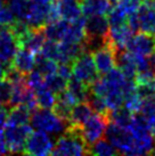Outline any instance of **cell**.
Wrapping results in <instances>:
<instances>
[{
	"mask_svg": "<svg viewBox=\"0 0 155 156\" xmlns=\"http://www.w3.org/2000/svg\"><path fill=\"white\" fill-rule=\"evenodd\" d=\"M10 65V64H9ZM7 64H5V63H1L0 62V80H2L5 78V73H6V69H7Z\"/></svg>",
	"mask_w": 155,
	"mask_h": 156,
	"instance_id": "obj_41",
	"label": "cell"
},
{
	"mask_svg": "<svg viewBox=\"0 0 155 156\" xmlns=\"http://www.w3.org/2000/svg\"><path fill=\"white\" fill-rule=\"evenodd\" d=\"M45 41H46V35H45L42 27L41 29H31L30 32L20 42V47L26 48L33 54H38L41 50Z\"/></svg>",
	"mask_w": 155,
	"mask_h": 156,
	"instance_id": "obj_17",
	"label": "cell"
},
{
	"mask_svg": "<svg viewBox=\"0 0 155 156\" xmlns=\"http://www.w3.org/2000/svg\"><path fill=\"white\" fill-rule=\"evenodd\" d=\"M107 122V116L96 113V114H92L83 123V126L80 128V131H81L82 138L86 141L88 148L104 136Z\"/></svg>",
	"mask_w": 155,
	"mask_h": 156,
	"instance_id": "obj_6",
	"label": "cell"
},
{
	"mask_svg": "<svg viewBox=\"0 0 155 156\" xmlns=\"http://www.w3.org/2000/svg\"><path fill=\"white\" fill-rule=\"evenodd\" d=\"M40 54H42L45 57H47L49 59H52V61H55L58 63V59H59L58 42L47 39V41H45V44H42V48H41V50H40Z\"/></svg>",
	"mask_w": 155,
	"mask_h": 156,
	"instance_id": "obj_32",
	"label": "cell"
},
{
	"mask_svg": "<svg viewBox=\"0 0 155 156\" xmlns=\"http://www.w3.org/2000/svg\"><path fill=\"white\" fill-rule=\"evenodd\" d=\"M152 154H155V146H154V149H153V152H152Z\"/></svg>",
	"mask_w": 155,
	"mask_h": 156,
	"instance_id": "obj_45",
	"label": "cell"
},
{
	"mask_svg": "<svg viewBox=\"0 0 155 156\" xmlns=\"http://www.w3.org/2000/svg\"><path fill=\"white\" fill-rule=\"evenodd\" d=\"M52 155H89V148L82 138L80 128L67 126L56 144H54Z\"/></svg>",
	"mask_w": 155,
	"mask_h": 156,
	"instance_id": "obj_1",
	"label": "cell"
},
{
	"mask_svg": "<svg viewBox=\"0 0 155 156\" xmlns=\"http://www.w3.org/2000/svg\"><path fill=\"white\" fill-rule=\"evenodd\" d=\"M31 4L34 5H40V6H49L52 5L55 0H29Z\"/></svg>",
	"mask_w": 155,
	"mask_h": 156,
	"instance_id": "obj_40",
	"label": "cell"
},
{
	"mask_svg": "<svg viewBox=\"0 0 155 156\" xmlns=\"http://www.w3.org/2000/svg\"><path fill=\"white\" fill-rule=\"evenodd\" d=\"M31 126L39 131H43L48 134H55L64 132L69 123L63 121L55 113L47 108L34 109V113L31 115Z\"/></svg>",
	"mask_w": 155,
	"mask_h": 156,
	"instance_id": "obj_2",
	"label": "cell"
},
{
	"mask_svg": "<svg viewBox=\"0 0 155 156\" xmlns=\"http://www.w3.org/2000/svg\"><path fill=\"white\" fill-rule=\"evenodd\" d=\"M34 62L35 56L33 55V52L29 50V49H26V48L20 47L15 52L10 65L13 66L14 69L20 71L21 73L26 75L29 72H31L33 69Z\"/></svg>",
	"mask_w": 155,
	"mask_h": 156,
	"instance_id": "obj_13",
	"label": "cell"
},
{
	"mask_svg": "<svg viewBox=\"0 0 155 156\" xmlns=\"http://www.w3.org/2000/svg\"><path fill=\"white\" fill-rule=\"evenodd\" d=\"M26 83H27V86L32 90L34 91L38 88L42 87L43 84H45V76L39 71H37V69L35 71L32 69L31 72H29V73L26 74Z\"/></svg>",
	"mask_w": 155,
	"mask_h": 156,
	"instance_id": "obj_33",
	"label": "cell"
},
{
	"mask_svg": "<svg viewBox=\"0 0 155 156\" xmlns=\"http://www.w3.org/2000/svg\"><path fill=\"white\" fill-rule=\"evenodd\" d=\"M59 17L73 22L82 16L81 2L79 0H56Z\"/></svg>",
	"mask_w": 155,
	"mask_h": 156,
	"instance_id": "obj_15",
	"label": "cell"
},
{
	"mask_svg": "<svg viewBox=\"0 0 155 156\" xmlns=\"http://www.w3.org/2000/svg\"><path fill=\"white\" fill-rule=\"evenodd\" d=\"M57 65H58L57 62L45 57L42 54H40V52H38V55L35 57L34 66L37 67V71H39L43 76L49 75V74H52V73H56Z\"/></svg>",
	"mask_w": 155,
	"mask_h": 156,
	"instance_id": "obj_26",
	"label": "cell"
},
{
	"mask_svg": "<svg viewBox=\"0 0 155 156\" xmlns=\"http://www.w3.org/2000/svg\"><path fill=\"white\" fill-rule=\"evenodd\" d=\"M81 9L83 16L107 15L112 9L110 0H82Z\"/></svg>",
	"mask_w": 155,
	"mask_h": 156,
	"instance_id": "obj_18",
	"label": "cell"
},
{
	"mask_svg": "<svg viewBox=\"0 0 155 156\" xmlns=\"http://www.w3.org/2000/svg\"><path fill=\"white\" fill-rule=\"evenodd\" d=\"M132 30L128 25V22L121 25L110 26L108 29V39L113 44V47L115 48L116 52L123 50L125 48L127 42L132 37Z\"/></svg>",
	"mask_w": 155,
	"mask_h": 156,
	"instance_id": "obj_12",
	"label": "cell"
},
{
	"mask_svg": "<svg viewBox=\"0 0 155 156\" xmlns=\"http://www.w3.org/2000/svg\"><path fill=\"white\" fill-rule=\"evenodd\" d=\"M85 16H81L78 20L70 22L69 29L66 31V34L62 41H70V42H78L82 44L86 39V30H85Z\"/></svg>",
	"mask_w": 155,
	"mask_h": 156,
	"instance_id": "obj_20",
	"label": "cell"
},
{
	"mask_svg": "<svg viewBox=\"0 0 155 156\" xmlns=\"http://www.w3.org/2000/svg\"><path fill=\"white\" fill-rule=\"evenodd\" d=\"M70 22L65 21L63 18L56 20L54 22H49L43 26V32L46 35V39L52 41H62L66 34V31L69 29Z\"/></svg>",
	"mask_w": 155,
	"mask_h": 156,
	"instance_id": "obj_19",
	"label": "cell"
},
{
	"mask_svg": "<svg viewBox=\"0 0 155 156\" xmlns=\"http://www.w3.org/2000/svg\"><path fill=\"white\" fill-rule=\"evenodd\" d=\"M52 148H54V143L52 141L48 133L37 130L35 132L32 131L30 136L27 137L23 154L45 156L52 154Z\"/></svg>",
	"mask_w": 155,
	"mask_h": 156,
	"instance_id": "obj_7",
	"label": "cell"
},
{
	"mask_svg": "<svg viewBox=\"0 0 155 156\" xmlns=\"http://www.w3.org/2000/svg\"><path fill=\"white\" fill-rule=\"evenodd\" d=\"M6 5V0H0V8H2Z\"/></svg>",
	"mask_w": 155,
	"mask_h": 156,
	"instance_id": "obj_42",
	"label": "cell"
},
{
	"mask_svg": "<svg viewBox=\"0 0 155 156\" xmlns=\"http://www.w3.org/2000/svg\"><path fill=\"white\" fill-rule=\"evenodd\" d=\"M18 46L17 40L8 26H0V62L9 65Z\"/></svg>",
	"mask_w": 155,
	"mask_h": 156,
	"instance_id": "obj_10",
	"label": "cell"
},
{
	"mask_svg": "<svg viewBox=\"0 0 155 156\" xmlns=\"http://www.w3.org/2000/svg\"><path fill=\"white\" fill-rule=\"evenodd\" d=\"M30 109H27L23 105H17V106H12L8 111L7 123L14 126H22V124H27L30 122Z\"/></svg>",
	"mask_w": 155,
	"mask_h": 156,
	"instance_id": "obj_22",
	"label": "cell"
},
{
	"mask_svg": "<svg viewBox=\"0 0 155 156\" xmlns=\"http://www.w3.org/2000/svg\"><path fill=\"white\" fill-rule=\"evenodd\" d=\"M87 20L85 22V30L86 35L92 37V35H98V37H105L108 34V20L105 15H91L87 16Z\"/></svg>",
	"mask_w": 155,
	"mask_h": 156,
	"instance_id": "obj_14",
	"label": "cell"
},
{
	"mask_svg": "<svg viewBox=\"0 0 155 156\" xmlns=\"http://www.w3.org/2000/svg\"><path fill=\"white\" fill-rule=\"evenodd\" d=\"M94 62H95L96 69L98 71L99 74H105L108 71H111L113 67H115V57H116V50L111 44V41L108 40V42L100 49L94 51L92 54Z\"/></svg>",
	"mask_w": 155,
	"mask_h": 156,
	"instance_id": "obj_9",
	"label": "cell"
},
{
	"mask_svg": "<svg viewBox=\"0 0 155 156\" xmlns=\"http://www.w3.org/2000/svg\"><path fill=\"white\" fill-rule=\"evenodd\" d=\"M142 0H119V1H117V5H119L128 15H130V14L137 12V9L139 8V6L142 5Z\"/></svg>",
	"mask_w": 155,
	"mask_h": 156,
	"instance_id": "obj_36",
	"label": "cell"
},
{
	"mask_svg": "<svg viewBox=\"0 0 155 156\" xmlns=\"http://www.w3.org/2000/svg\"><path fill=\"white\" fill-rule=\"evenodd\" d=\"M8 148H7V144L5 140V136L2 130H0V154H8Z\"/></svg>",
	"mask_w": 155,
	"mask_h": 156,
	"instance_id": "obj_39",
	"label": "cell"
},
{
	"mask_svg": "<svg viewBox=\"0 0 155 156\" xmlns=\"http://www.w3.org/2000/svg\"><path fill=\"white\" fill-rule=\"evenodd\" d=\"M58 64L59 65H57L56 73L59 74L65 80H70L72 78V65L70 63H58Z\"/></svg>",
	"mask_w": 155,
	"mask_h": 156,
	"instance_id": "obj_37",
	"label": "cell"
},
{
	"mask_svg": "<svg viewBox=\"0 0 155 156\" xmlns=\"http://www.w3.org/2000/svg\"><path fill=\"white\" fill-rule=\"evenodd\" d=\"M142 103V98L138 95V92L136 91V88L134 90L127 92L123 98V106L127 109H129L131 113H137L140 109Z\"/></svg>",
	"mask_w": 155,
	"mask_h": 156,
	"instance_id": "obj_28",
	"label": "cell"
},
{
	"mask_svg": "<svg viewBox=\"0 0 155 156\" xmlns=\"http://www.w3.org/2000/svg\"><path fill=\"white\" fill-rule=\"evenodd\" d=\"M45 86L52 90L54 94H59L62 91H64L67 86V80L62 78L59 74L52 73L45 76Z\"/></svg>",
	"mask_w": 155,
	"mask_h": 156,
	"instance_id": "obj_27",
	"label": "cell"
},
{
	"mask_svg": "<svg viewBox=\"0 0 155 156\" xmlns=\"http://www.w3.org/2000/svg\"><path fill=\"white\" fill-rule=\"evenodd\" d=\"M136 13L139 22V31L155 35V7L151 0H142Z\"/></svg>",
	"mask_w": 155,
	"mask_h": 156,
	"instance_id": "obj_11",
	"label": "cell"
},
{
	"mask_svg": "<svg viewBox=\"0 0 155 156\" xmlns=\"http://www.w3.org/2000/svg\"><path fill=\"white\" fill-rule=\"evenodd\" d=\"M151 2H152V5H153V6L155 7V0H151Z\"/></svg>",
	"mask_w": 155,
	"mask_h": 156,
	"instance_id": "obj_44",
	"label": "cell"
},
{
	"mask_svg": "<svg viewBox=\"0 0 155 156\" xmlns=\"http://www.w3.org/2000/svg\"><path fill=\"white\" fill-rule=\"evenodd\" d=\"M89 154L91 155H99V156H113L117 155L119 152L115 149V147L108 141L107 139H98L97 141L89 147Z\"/></svg>",
	"mask_w": 155,
	"mask_h": 156,
	"instance_id": "obj_25",
	"label": "cell"
},
{
	"mask_svg": "<svg viewBox=\"0 0 155 156\" xmlns=\"http://www.w3.org/2000/svg\"><path fill=\"white\" fill-rule=\"evenodd\" d=\"M87 101L89 103V105L91 106V108L94 112H96L97 114H102V115H105L107 116L108 114V108L106 106V103H105V99L103 97H100L98 95H95L90 91V94L87 98Z\"/></svg>",
	"mask_w": 155,
	"mask_h": 156,
	"instance_id": "obj_31",
	"label": "cell"
},
{
	"mask_svg": "<svg viewBox=\"0 0 155 156\" xmlns=\"http://www.w3.org/2000/svg\"><path fill=\"white\" fill-rule=\"evenodd\" d=\"M92 108L89 105L88 101H80L74 105L71 113H70V117L67 120L70 126H75V128H81L83 123L92 115Z\"/></svg>",
	"mask_w": 155,
	"mask_h": 156,
	"instance_id": "obj_16",
	"label": "cell"
},
{
	"mask_svg": "<svg viewBox=\"0 0 155 156\" xmlns=\"http://www.w3.org/2000/svg\"><path fill=\"white\" fill-rule=\"evenodd\" d=\"M15 21L16 17L9 6L5 5L2 8H0V26H10Z\"/></svg>",
	"mask_w": 155,
	"mask_h": 156,
	"instance_id": "obj_35",
	"label": "cell"
},
{
	"mask_svg": "<svg viewBox=\"0 0 155 156\" xmlns=\"http://www.w3.org/2000/svg\"><path fill=\"white\" fill-rule=\"evenodd\" d=\"M12 91H13V86L8 80L6 79L0 80V104L6 105V106L9 105Z\"/></svg>",
	"mask_w": 155,
	"mask_h": 156,
	"instance_id": "obj_34",
	"label": "cell"
},
{
	"mask_svg": "<svg viewBox=\"0 0 155 156\" xmlns=\"http://www.w3.org/2000/svg\"><path fill=\"white\" fill-rule=\"evenodd\" d=\"M66 90L73 96V98L77 103H80V101H86L87 100L88 96L90 94V86H88V84L81 82V81H79L72 76L70 80H67Z\"/></svg>",
	"mask_w": 155,
	"mask_h": 156,
	"instance_id": "obj_21",
	"label": "cell"
},
{
	"mask_svg": "<svg viewBox=\"0 0 155 156\" xmlns=\"http://www.w3.org/2000/svg\"><path fill=\"white\" fill-rule=\"evenodd\" d=\"M132 115H134V113H131L125 107L122 108V106H121L119 108H115L108 112L107 120L108 122L115 123L116 126L128 129L131 124V121H132Z\"/></svg>",
	"mask_w": 155,
	"mask_h": 156,
	"instance_id": "obj_23",
	"label": "cell"
},
{
	"mask_svg": "<svg viewBox=\"0 0 155 156\" xmlns=\"http://www.w3.org/2000/svg\"><path fill=\"white\" fill-rule=\"evenodd\" d=\"M105 137L115 149L124 155H134V136L128 129L110 122L105 129Z\"/></svg>",
	"mask_w": 155,
	"mask_h": 156,
	"instance_id": "obj_3",
	"label": "cell"
},
{
	"mask_svg": "<svg viewBox=\"0 0 155 156\" xmlns=\"http://www.w3.org/2000/svg\"><path fill=\"white\" fill-rule=\"evenodd\" d=\"M35 99H37V104L40 108H47L52 109L55 105L56 101V96L52 90H49L45 84L42 87L38 88L34 90Z\"/></svg>",
	"mask_w": 155,
	"mask_h": 156,
	"instance_id": "obj_24",
	"label": "cell"
},
{
	"mask_svg": "<svg viewBox=\"0 0 155 156\" xmlns=\"http://www.w3.org/2000/svg\"><path fill=\"white\" fill-rule=\"evenodd\" d=\"M72 76L81 82L90 86L98 78V71L96 69L94 57L89 52H82L72 62Z\"/></svg>",
	"mask_w": 155,
	"mask_h": 156,
	"instance_id": "obj_4",
	"label": "cell"
},
{
	"mask_svg": "<svg viewBox=\"0 0 155 156\" xmlns=\"http://www.w3.org/2000/svg\"><path fill=\"white\" fill-rule=\"evenodd\" d=\"M107 15L110 26L121 25V24H124L128 22V14L125 13L117 4H115V7H112V9L110 10V13Z\"/></svg>",
	"mask_w": 155,
	"mask_h": 156,
	"instance_id": "obj_30",
	"label": "cell"
},
{
	"mask_svg": "<svg viewBox=\"0 0 155 156\" xmlns=\"http://www.w3.org/2000/svg\"><path fill=\"white\" fill-rule=\"evenodd\" d=\"M8 6L15 15L16 20L25 21L29 9V0H8Z\"/></svg>",
	"mask_w": 155,
	"mask_h": 156,
	"instance_id": "obj_29",
	"label": "cell"
},
{
	"mask_svg": "<svg viewBox=\"0 0 155 156\" xmlns=\"http://www.w3.org/2000/svg\"><path fill=\"white\" fill-rule=\"evenodd\" d=\"M32 132V126L29 124L14 126L6 123L4 128L5 140L9 153H22L24 151L26 139Z\"/></svg>",
	"mask_w": 155,
	"mask_h": 156,
	"instance_id": "obj_5",
	"label": "cell"
},
{
	"mask_svg": "<svg viewBox=\"0 0 155 156\" xmlns=\"http://www.w3.org/2000/svg\"><path fill=\"white\" fill-rule=\"evenodd\" d=\"M7 116H8V107L6 105L0 104V130H4L7 123Z\"/></svg>",
	"mask_w": 155,
	"mask_h": 156,
	"instance_id": "obj_38",
	"label": "cell"
},
{
	"mask_svg": "<svg viewBox=\"0 0 155 156\" xmlns=\"http://www.w3.org/2000/svg\"><path fill=\"white\" fill-rule=\"evenodd\" d=\"M117 1H119V0H110L111 4H117Z\"/></svg>",
	"mask_w": 155,
	"mask_h": 156,
	"instance_id": "obj_43",
	"label": "cell"
},
{
	"mask_svg": "<svg viewBox=\"0 0 155 156\" xmlns=\"http://www.w3.org/2000/svg\"><path fill=\"white\" fill-rule=\"evenodd\" d=\"M125 49L135 55L148 57L155 51V35L140 32L130 38L125 44Z\"/></svg>",
	"mask_w": 155,
	"mask_h": 156,
	"instance_id": "obj_8",
	"label": "cell"
}]
</instances>
